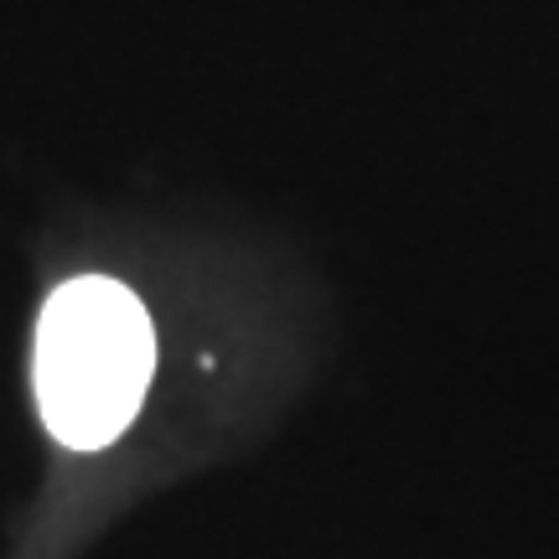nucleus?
Returning <instances> with one entry per match:
<instances>
[{
  "instance_id": "1",
  "label": "nucleus",
  "mask_w": 559,
  "mask_h": 559,
  "mask_svg": "<svg viewBox=\"0 0 559 559\" xmlns=\"http://www.w3.org/2000/svg\"><path fill=\"white\" fill-rule=\"evenodd\" d=\"M156 368L151 317L120 280L79 275L37 321V404L73 451H99L135 419Z\"/></svg>"
}]
</instances>
